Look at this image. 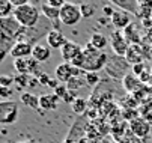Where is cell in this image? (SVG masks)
<instances>
[{
    "instance_id": "obj_18",
    "label": "cell",
    "mask_w": 152,
    "mask_h": 143,
    "mask_svg": "<svg viewBox=\"0 0 152 143\" xmlns=\"http://www.w3.org/2000/svg\"><path fill=\"white\" fill-rule=\"evenodd\" d=\"M89 44H91L94 48H96V50H99V51H104V48L108 45V39H107V36L102 35V33H94V35L91 36V39H89Z\"/></svg>"
},
{
    "instance_id": "obj_43",
    "label": "cell",
    "mask_w": 152,
    "mask_h": 143,
    "mask_svg": "<svg viewBox=\"0 0 152 143\" xmlns=\"http://www.w3.org/2000/svg\"><path fill=\"white\" fill-rule=\"evenodd\" d=\"M151 18H152V15H151Z\"/></svg>"
},
{
    "instance_id": "obj_26",
    "label": "cell",
    "mask_w": 152,
    "mask_h": 143,
    "mask_svg": "<svg viewBox=\"0 0 152 143\" xmlns=\"http://www.w3.org/2000/svg\"><path fill=\"white\" fill-rule=\"evenodd\" d=\"M80 11H81V15L84 18H91L95 14V6L89 5V3H83V5H80Z\"/></svg>"
},
{
    "instance_id": "obj_3",
    "label": "cell",
    "mask_w": 152,
    "mask_h": 143,
    "mask_svg": "<svg viewBox=\"0 0 152 143\" xmlns=\"http://www.w3.org/2000/svg\"><path fill=\"white\" fill-rule=\"evenodd\" d=\"M83 18L80 6L75 3H65L60 8V15H59V21L65 26H75L78 24V21Z\"/></svg>"
},
{
    "instance_id": "obj_41",
    "label": "cell",
    "mask_w": 152,
    "mask_h": 143,
    "mask_svg": "<svg viewBox=\"0 0 152 143\" xmlns=\"http://www.w3.org/2000/svg\"><path fill=\"white\" fill-rule=\"evenodd\" d=\"M151 60H152V48H151Z\"/></svg>"
},
{
    "instance_id": "obj_30",
    "label": "cell",
    "mask_w": 152,
    "mask_h": 143,
    "mask_svg": "<svg viewBox=\"0 0 152 143\" xmlns=\"http://www.w3.org/2000/svg\"><path fill=\"white\" fill-rule=\"evenodd\" d=\"M78 96H77V92H72V90H68L66 93H65L63 95V101H65V103H66V104H72L74 103V101L77 99Z\"/></svg>"
},
{
    "instance_id": "obj_23",
    "label": "cell",
    "mask_w": 152,
    "mask_h": 143,
    "mask_svg": "<svg viewBox=\"0 0 152 143\" xmlns=\"http://www.w3.org/2000/svg\"><path fill=\"white\" fill-rule=\"evenodd\" d=\"M84 86H86V81H84L83 75H80V77H74V78H71L68 83H66L68 90H72V92H77L78 89H81V88H84Z\"/></svg>"
},
{
    "instance_id": "obj_12",
    "label": "cell",
    "mask_w": 152,
    "mask_h": 143,
    "mask_svg": "<svg viewBox=\"0 0 152 143\" xmlns=\"http://www.w3.org/2000/svg\"><path fill=\"white\" fill-rule=\"evenodd\" d=\"M122 85H124V88H125V90L128 92V93H137L140 89H145V86H143V83L140 81V78L137 77V75H134L133 72H128L124 78H122Z\"/></svg>"
},
{
    "instance_id": "obj_17",
    "label": "cell",
    "mask_w": 152,
    "mask_h": 143,
    "mask_svg": "<svg viewBox=\"0 0 152 143\" xmlns=\"http://www.w3.org/2000/svg\"><path fill=\"white\" fill-rule=\"evenodd\" d=\"M20 101L32 110H39V96L38 95H33L30 92H23L20 95Z\"/></svg>"
},
{
    "instance_id": "obj_2",
    "label": "cell",
    "mask_w": 152,
    "mask_h": 143,
    "mask_svg": "<svg viewBox=\"0 0 152 143\" xmlns=\"http://www.w3.org/2000/svg\"><path fill=\"white\" fill-rule=\"evenodd\" d=\"M39 15H41V11L35 5L27 3V5L21 6V8H17L14 11V15L12 17L20 23L21 27H24V29H33L38 24V21H39Z\"/></svg>"
},
{
    "instance_id": "obj_6",
    "label": "cell",
    "mask_w": 152,
    "mask_h": 143,
    "mask_svg": "<svg viewBox=\"0 0 152 143\" xmlns=\"http://www.w3.org/2000/svg\"><path fill=\"white\" fill-rule=\"evenodd\" d=\"M110 45L113 48V53L119 57H125V54L129 48V44L126 42L122 30H113L110 33Z\"/></svg>"
},
{
    "instance_id": "obj_20",
    "label": "cell",
    "mask_w": 152,
    "mask_h": 143,
    "mask_svg": "<svg viewBox=\"0 0 152 143\" xmlns=\"http://www.w3.org/2000/svg\"><path fill=\"white\" fill-rule=\"evenodd\" d=\"M41 12L44 14V17H45V18H48V20H53V21L59 20V15H60V9H56V8L50 6L47 2L41 5Z\"/></svg>"
},
{
    "instance_id": "obj_35",
    "label": "cell",
    "mask_w": 152,
    "mask_h": 143,
    "mask_svg": "<svg viewBox=\"0 0 152 143\" xmlns=\"http://www.w3.org/2000/svg\"><path fill=\"white\" fill-rule=\"evenodd\" d=\"M142 24H143V27L148 29V30L152 29V18H151V17H149V18H143V20H142Z\"/></svg>"
},
{
    "instance_id": "obj_29",
    "label": "cell",
    "mask_w": 152,
    "mask_h": 143,
    "mask_svg": "<svg viewBox=\"0 0 152 143\" xmlns=\"http://www.w3.org/2000/svg\"><path fill=\"white\" fill-rule=\"evenodd\" d=\"M14 83H15V77L6 75V74L0 75V86H3V88H11V85H14Z\"/></svg>"
},
{
    "instance_id": "obj_42",
    "label": "cell",
    "mask_w": 152,
    "mask_h": 143,
    "mask_svg": "<svg viewBox=\"0 0 152 143\" xmlns=\"http://www.w3.org/2000/svg\"><path fill=\"white\" fill-rule=\"evenodd\" d=\"M151 134H152V130H151Z\"/></svg>"
},
{
    "instance_id": "obj_28",
    "label": "cell",
    "mask_w": 152,
    "mask_h": 143,
    "mask_svg": "<svg viewBox=\"0 0 152 143\" xmlns=\"http://www.w3.org/2000/svg\"><path fill=\"white\" fill-rule=\"evenodd\" d=\"M14 95V89L12 88H3L0 86V98L2 101H11V96Z\"/></svg>"
},
{
    "instance_id": "obj_19",
    "label": "cell",
    "mask_w": 152,
    "mask_h": 143,
    "mask_svg": "<svg viewBox=\"0 0 152 143\" xmlns=\"http://www.w3.org/2000/svg\"><path fill=\"white\" fill-rule=\"evenodd\" d=\"M139 116H142L148 124L152 127V99L143 103L139 109Z\"/></svg>"
},
{
    "instance_id": "obj_38",
    "label": "cell",
    "mask_w": 152,
    "mask_h": 143,
    "mask_svg": "<svg viewBox=\"0 0 152 143\" xmlns=\"http://www.w3.org/2000/svg\"><path fill=\"white\" fill-rule=\"evenodd\" d=\"M146 38H148V41L152 44V29H149L148 32H146Z\"/></svg>"
},
{
    "instance_id": "obj_36",
    "label": "cell",
    "mask_w": 152,
    "mask_h": 143,
    "mask_svg": "<svg viewBox=\"0 0 152 143\" xmlns=\"http://www.w3.org/2000/svg\"><path fill=\"white\" fill-rule=\"evenodd\" d=\"M9 54V51L6 50V48H3L2 45H0V63H2L3 62V60H5V57Z\"/></svg>"
},
{
    "instance_id": "obj_10",
    "label": "cell",
    "mask_w": 152,
    "mask_h": 143,
    "mask_svg": "<svg viewBox=\"0 0 152 143\" xmlns=\"http://www.w3.org/2000/svg\"><path fill=\"white\" fill-rule=\"evenodd\" d=\"M32 51H33V45L30 42H27V41H20V42H17L9 54L14 57V59H29L32 57Z\"/></svg>"
},
{
    "instance_id": "obj_32",
    "label": "cell",
    "mask_w": 152,
    "mask_h": 143,
    "mask_svg": "<svg viewBox=\"0 0 152 143\" xmlns=\"http://www.w3.org/2000/svg\"><path fill=\"white\" fill-rule=\"evenodd\" d=\"M66 92H68V88H66V85L60 83V85H59V86L54 89V92H53V93H56V95H57V96L62 99V98H63V95L66 93Z\"/></svg>"
},
{
    "instance_id": "obj_34",
    "label": "cell",
    "mask_w": 152,
    "mask_h": 143,
    "mask_svg": "<svg viewBox=\"0 0 152 143\" xmlns=\"http://www.w3.org/2000/svg\"><path fill=\"white\" fill-rule=\"evenodd\" d=\"M50 6H53V8H56V9H60L65 3H66V2H63V0H48V2H47Z\"/></svg>"
},
{
    "instance_id": "obj_8",
    "label": "cell",
    "mask_w": 152,
    "mask_h": 143,
    "mask_svg": "<svg viewBox=\"0 0 152 143\" xmlns=\"http://www.w3.org/2000/svg\"><path fill=\"white\" fill-rule=\"evenodd\" d=\"M145 56H148L146 54V51H145V47L143 45H129V48H128V51H126V54H125V60L129 63V65H139V63H145L143 60H145ZM149 57V56H148ZM151 59V57H149Z\"/></svg>"
},
{
    "instance_id": "obj_22",
    "label": "cell",
    "mask_w": 152,
    "mask_h": 143,
    "mask_svg": "<svg viewBox=\"0 0 152 143\" xmlns=\"http://www.w3.org/2000/svg\"><path fill=\"white\" fill-rule=\"evenodd\" d=\"M14 6L11 5L9 0H0V20L2 18H8L14 15Z\"/></svg>"
},
{
    "instance_id": "obj_14",
    "label": "cell",
    "mask_w": 152,
    "mask_h": 143,
    "mask_svg": "<svg viewBox=\"0 0 152 143\" xmlns=\"http://www.w3.org/2000/svg\"><path fill=\"white\" fill-rule=\"evenodd\" d=\"M60 98L56 93H45L39 95V109L42 110H56L59 106Z\"/></svg>"
},
{
    "instance_id": "obj_15",
    "label": "cell",
    "mask_w": 152,
    "mask_h": 143,
    "mask_svg": "<svg viewBox=\"0 0 152 143\" xmlns=\"http://www.w3.org/2000/svg\"><path fill=\"white\" fill-rule=\"evenodd\" d=\"M32 57L39 63H44L47 60H50L51 57V50L48 45H42V44H36L33 45V51H32Z\"/></svg>"
},
{
    "instance_id": "obj_21",
    "label": "cell",
    "mask_w": 152,
    "mask_h": 143,
    "mask_svg": "<svg viewBox=\"0 0 152 143\" xmlns=\"http://www.w3.org/2000/svg\"><path fill=\"white\" fill-rule=\"evenodd\" d=\"M29 59H14V68L18 74L29 75Z\"/></svg>"
},
{
    "instance_id": "obj_40",
    "label": "cell",
    "mask_w": 152,
    "mask_h": 143,
    "mask_svg": "<svg viewBox=\"0 0 152 143\" xmlns=\"http://www.w3.org/2000/svg\"><path fill=\"white\" fill-rule=\"evenodd\" d=\"M20 143H33V142H20Z\"/></svg>"
},
{
    "instance_id": "obj_25",
    "label": "cell",
    "mask_w": 152,
    "mask_h": 143,
    "mask_svg": "<svg viewBox=\"0 0 152 143\" xmlns=\"http://www.w3.org/2000/svg\"><path fill=\"white\" fill-rule=\"evenodd\" d=\"M83 78L86 81V85H89V86H95V85H98V81H99L98 72H84Z\"/></svg>"
},
{
    "instance_id": "obj_4",
    "label": "cell",
    "mask_w": 152,
    "mask_h": 143,
    "mask_svg": "<svg viewBox=\"0 0 152 143\" xmlns=\"http://www.w3.org/2000/svg\"><path fill=\"white\" fill-rule=\"evenodd\" d=\"M18 117V104L15 101H0V125H11Z\"/></svg>"
},
{
    "instance_id": "obj_5",
    "label": "cell",
    "mask_w": 152,
    "mask_h": 143,
    "mask_svg": "<svg viewBox=\"0 0 152 143\" xmlns=\"http://www.w3.org/2000/svg\"><path fill=\"white\" fill-rule=\"evenodd\" d=\"M54 74H56V80L59 81V83L66 85L71 78H74V77H80V75H83L84 72H83L81 69L75 68L72 63L62 62L60 65H57V66H56Z\"/></svg>"
},
{
    "instance_id": "obj_24",
    "label": "cell",
    "mask_w": 152,
    "mask_h": 143,
    "mask_svg": "<svg viewBox=\"0 0 152 143\" xmlns=\"http://www.w3.org/2000/svg\"><path fill=\"white\" fill-rule=\"evenodd\" d=\"M72 106V112L74 113H77V115H81V113H84L86 112V107H88V103H86V99L84 98H77L74 103L71 104Z\"/></svg>"
},
{
    "instance_id": "obj_39",
    "label": "cell",
    "mask_w": 152,
    "mask_h": 143,
    "mask_svg": "<svg viewBox=\"0 0 152 143\" xmlns=\"http://www.w3.org/2000/svg\"><path fill=\"white\" fill-rule=\"evenodd\" d=\"M99 143H115L113 140H110V139H104V140H101Z\"/></svg>"
},
{
    "instance_id": "obj_13",
    "label": "cell",
    "mask_w": 152,
    "mask_h": 143,
    "mask_svg": "<svg viewBox=\"0 0 152 143\" xmlns=\"http://www.w3.org/2000/svg\"><path fill=\"white\" fill-rule=\"evenodd\" d=\"M45 39H47V45H48L50 48H57V50H60L65 44L68 42L66 38H65V35H63L60 30H57V29L50 30V32L45 35Z\"/></svg>"
},
{
    "instance_id": "obj_33",
    "label": "cell",
    "mask_w": 152,
    "mask_h": 143,
    "mask_svg": "<svg viewBox=\"0 0 152 143\" xmlns=\"http://www.w3.org/2000/svg\"><path fill=\"white\" fill-rule=\"evenodd\" d=\"M38 80H39V86H48V83H50V77L45 74V72H42L39 77H38Z\"/></svg>"
},
{
    "instance_id": "obj_1",
    "label": "cell",
    "mask_w": 152,
    "mask_h": 143,
    "mask_svg": "<svg viewBox=\"0 0 152 143\" xmlns=\"http://www.w3.org/2000/svg\"><path fill=\"white\" fill-rule=\"evenodd\" d=\"M108 62V54L105 51H99L94 48L89 42L83 47V53L74 60L72 65L83 72H98L105 68Z\"/></svg>"
},
{
    "instance_id": "obj_9",
    "label": "cell",
    "mask_w": 152,
    "mask_h": 143,
    "mask_svg": "<svg viewBox=\"0 0 152 143\" xmlns=\"http://www.w3.org/2000/svg\"><path fill=\"white\" fill-rule=\"evenodd\" d=\"M81 53H83V47H80L75 42H71V41H68V42L60 48L62 59L65 60V62H68V63H72Z\"/></svg>"
},
{
    "instance_id": "obj_27",
    "label": "cell",
    "mask_w": 152,
    "mask_h": 143,
    "mask_svg": "<svg viewBox=\"0 0 152 143\" xmlns=\"http://www.w3.org/2000/svg\"><path fill=\"white\" fill-rule=\"evenodd\" d=\"M29 81H30L29 75H23V74H18V75H15V85L18 86V89L29 86Z\"/></svg>"
},
{
    "instance_id": "obj_11",
    "label": "cell",
    "mask_w": 152,
    "mask_h": 143,
    "mask_svg": "<svg viewBox=\"0 0 152 143\" xmlns=\"http://www.w3.org/2000/svg\"><path fill=\"white\" fill-rule=\"evenodd\" d=\"M112 24L115 26L116 30H125L131 24V14L124 9H116L112 17Z\"/></svg>"
},
{
    "instance_id": "obj_7",
    "label": "cell",
    "mask_w": 152,
    "mask_h": 143,
    "mask_svg": "<svg viewBox=\"0 0 152 143\" xmlns=\"http://www.w3.org/2000/svg\"><path fill=\"white\" fill-rule=\"evenodd\" d=\"M128 127H129V131H131L136 137H139V139L146 137L148 134H151V130H152V127L148 124L142 116L133 117L131 120H129Z\"/></svg>"
},
{
    "instance_id": "obj_37",
    "label": "cell",
    "mask_w": 152,
    "mask_h": 143,
    "mask_svg": "<svg viewBox=\"0 0 152 143\" xmlns=\"http://www.w3.org/2000/svg\"><path fill=\"white\" fill-rule=\"evenodd\" d=\"M59 85H60V83H59V81H57L56 78H51V80H50V83H48V88H51V89L54 90V89H56Z\"/></svg>"
},
{
    "instance_id": "obj_31",
    "label": "cell",
    "mask_w": 152,
    "mask_h": 143,
    "mask_svg": "<svg viewBox=\"0 0 152 143\" xmlns=\"http://www.w3.org/2000/svg\"><path fill=\"white\" fill-rule=\"evenodd\" d=\"M115 6L110 3V5H104L102 6V12H104V15H105V18H112L113 17V14H115Z\"/></svg>"
},
{
    "instance_id": "obj_16",
    "label": "cell",
    "mask_w": 152,
    "mask_h": 143,
    "mask_svg": "<svg viewBox=\"0 0 152 143\" xmlns=\"http://www.w3.org/2000/svg\"><path fill=\"white\" fill-rule=\"evenodd\" d=\"M124 32V36H125V39H126V42L129 44V45H139L140 42H142V35H140V32H139V29L131 23L125 30H122Z\"/></svg>"
}]
</instances>
